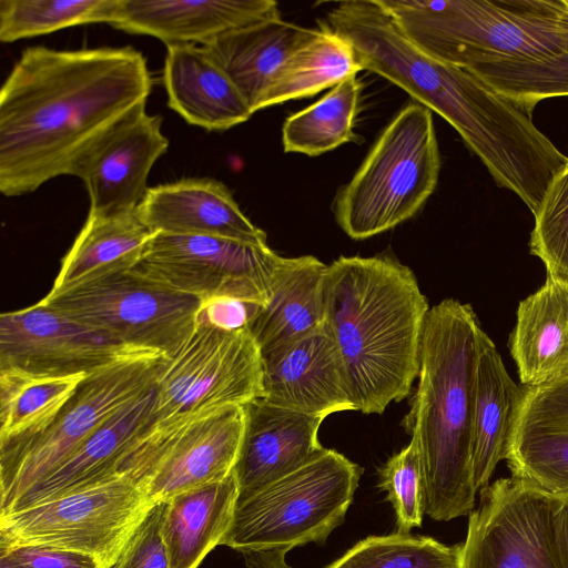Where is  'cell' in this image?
<instances>
[{"instance_id":"obj_1","label":"cell","mask_w":568,"mask_h":568,"mask_svg":"<svg viewBox=\"0 0 568 568\" xmlns=\"http://www.w3.org/2000/svg\"><path fill=\"white\" fill-rule=\"evenodd\" d=\"M139 50L27 48L0 91V191L19 196L83 161L145 110L152 91Z\"/></svg>"},{"instance_id":"obj_2","label":"cell","mask_w":568,"mask_h":568,"mask_svg":"<svg viewBox=\"0 0 568 568\" xmlns=\"http://www.w3.org/2000/svg\"><path fill=\"white\" fill-rule=\"evenodd\" d=\"M429 308L413 271L392 256H341L327 265L325 321L356 410L382 414L409 395Z\"/></svg>"},{"instance_id":"obj_3","label":"cell","mask_w":568,"mask_h":568,"mask_svg":"<svg viewBox=\"0 0 568 568\" xmlns=\"http://www.w3.org/2000/svg\"><path fill=\"white\" fill-rule=\"evenodd\" d=\"M480 324L470 304L445 298L426 315L418 384L403 419L418 442L426 483L425 513L448 521L474 510L473 414Z\"/></svg>"},{"instance_id":"obj_4","label":"cell","mask_w":568,"mask_h":568,"mask_svg":"<svg viewBox=\"0 0 568 568\" xmlns=\"http://www.w3.org/2000/svg\"><path fill=\"white\" fill-rule=\"evenodd\" d=\"M324 26L351 42L363 70L444 118L486 168L505 161L523 140L527 116L518 106L469 70L424 53L378 0L337 2Z\"/></svg>"},{"instance_id":"obj_5","label":"cell","mask_w":568,"mask_h":568,"mask_svg":"<svg viewBox=\"0 0 568 568\" xmlns=\"http://www.w3.org/2000/svg\"><path fill=\"white\" fill-rule=\"evenodd\" d=\"M378 1L424 53L467 70L549 59L566 44L565 0Z\"/></svg>"},{"instance_id":"obj_6","label":"cell","mask_w":568,"mask_h":568,"mask_svg":"<svg viewBox=\"0 0 568 568\" xmlns=\"http://www.w3.org/2000/svg\"><path fill=\"white\" fill-rule=\"evenodd\" d=\"M440 155L432 111L418 102L399 110L333 202L339 227L354 240L413 217L434 192Z\"/></svg>"},{"instance_id":"obj_7","label":"cell","mask_w":568,"mask_h":568,"mask_svg":"<svg viewBox=\"0 0 568 568\" xmlns=\"http://www.w3.org/2000/svg\"><path fill=\"white\" fill-rule=\"evenodd\" d=\"M362 468L324 448L278 480L239 497L221 545L241 554L325 541L345 519Z\"/></svg>"},{"instance_id":"obj_8","label":"cell","mask_w":568,"mask_h":568,"mask_svg":"<svg viewBox=\"0 0 568 568\" xmlns=\"http://www.w3.org/2000/svg\"><path fill=\"white\" fill-rule=\"evenodd\" d=\"M169 361L160 352L144 351L88 375L43 432L0 447V514L114 415L153 389Z\"/></svg>"},{"instance_id":"obj_9","label":"cell","mask_w":568,"mask_h":568,"mask_svg":"<svg viewBox=\"0 0 568 568\" xmlns=\"http://www.w3.org/2000/svg\"><path fill=\"white\" fill-rule=\"evenodd\" d=\"M155 504L126 475L0 514V545H40L111 568Z\"/></svg>"},{"instance_id":"obj_10","label":"cell","mask_w":568,"mask_h":568,"mask_svg":"<svg viewBox=\"0 0 568 568\" xmlns=\"http://www.w3.org/2000/svg\"><path fill=\"white\" fill-rule=\"evenodd\" d=\"M263 396L262 355L248 328L219 326L200 312L193 334L170 358L156 384L143 438L205 412L242 406Z\"/></svg>"},{"instance_id":"obj_11","label":"cell","mask_w":568,"mask_h":568,"mask_svg":"<svg viewBox=\"0 0 568 568\" xmlns=\"http://www.w3.org/2000/svg\"><path fill=\"white\" fill-rule=\"evenodd\" d=\"M42 304L116 342L172 358L193 334L204 302L132 271L97 280Z\"/></svg>"},{"instance_id":"obj_12","label":"cell","mask_w":568,"mask_h":568,"mask_svg":"<svg viewBox=\"0 0 568 568\" xmlns=\"http://www.w3.org/2000/svg\"><path fill=\"white\" fill-rule=\"evenodd\" d=\"M283 260L268 245L156 233L131 271L204 303L239 300L265 306Z\"/></svg>"},{"instance_id":"obj_13","label":"cell","mask_w":568,"mask_h":568,"mask_svg":"<svg viewBox=\"0 0 568 568\" xmlns=\"http://www.w3.org/2000/svg\"><path fill=\"white\" fill-rule=\"evenodd\" d=\"M243 405L200 414L144 437L119 468L154 503L233 473L244 432Z\"/></svg>"},{"instance_id":"obj_14","label":"cell","mask_w":568,"mask_h":568,"mask_svg":"<svg viewBox=\"0 0 568 568\" xmlns=\"http://www.w3.org/2000/svg\"><path fill=\"white\" fill-rule=\"evenodd\" d=\"M555 498L513 476L488 485L469 514L459 568H560L551 530Z\"/></svg>"},{"instance_id":"obj_15","label":"cell","mask_w":568,"mask_h":568,"mask_svg":"<svg viewBox=\"0 0 568 568\" xmlns=\"http://www.w3.org/2000/svg\"><path fill=\"white\" fill-rule=\"evenodd\" d=\"M144 351L151 349L121 344L40 301L0 316V368L88 376Z\"/></svg>"},{"instance_id":"obj_16","label":"cell","mask_w":568,"mask_h":568,"mask_svg":"<svg viewBox=\"0 0 568 568\" xmlns=\"http://www.w3.org/2000/svg\"><path fill=\"white\" fill-rule=\"evenodd\" d=\"M266 400L296 412L326 416L356 410L344 364L326 322L262 356Z\"/></svg>"},{"instance_id":"obj_17","label":"cell","mask_w":568,"mask_h":568,"mask_svg":"<svg viewBox=\"0 0 568 568\" xmlns=\"http://www.w3.org/2000/svg\"><path fill=\"white\" fill-rule=\"evenodd\" d=\"M162 118L145 110L111 132L83 161L77 175L90 200V215L135 211L143 200L149 173L168 151Z\"/></svg>"},{"instance_id":"obj_18","label":"cell","mask_w":568,"mask_h":568,"mask_svg":"<svg viewBox=\"0 0 568 568\" xmlns=\"http://www.w3.org/2000/svg\"><path fill=\"white\" fill-rule=\"evenodd\" d=\"M505 460L513 477L552 496L568 494V376L521 385Z\"/></svg>"},{"instance_id":"obj_19","label":"cell","mask_w":568,"mask_h":568,"mask_svg":"<svg viewBox=\"0 0 568 568\" xmlns=\"http://www.w3.org/2000/svg\"><path fill=\"white\" fill-rule=\"evenodd\" d=\"M243 407L244 432L234 467L239 497L297 470L324 449L318 440L323 417L277 406L263 397Z\"/></svg>"},{"instance_id":"obj_20","label":"cell","mask_w":568,"mask_h":568,"mask_svg":"<svg viewBox=\"0 0 568 568\" xmlns=\"http://www.w3.org/2000/svg\"><path fill=\"white\" fill-rule=\"evenodd\" d=\"M281 18L272 0H116L109 24L169 45L205 44L231 30Z\"/></svg>"},{"instance_id":"obj_21","label":"cell","mask_w":568,"mask_h":568,"mask_svg":"<svg viewBox=\"0 0 568 568\" xmlns=\"http://www.w3.org/2000/svg\"><path fill=\"white\" fill-rule=\"evenodd\" d=\"M136 212L155 233L267 245L265 232L244 215L231 191L215 179L189 178L149 187Z\"/></svg>"},{"instance_id":"obj_22","label":"cell","mask_w":568,"mask_h":568,"mask_svg":"<svg viewBox=\"0 0 568 568\" xmlns=\"http://www.w3.org/2000/svg\"><path fill=\"white\" fill-rule=\"evenodd\" d=\"M155 394L156 386L114 415L10 510L89 487L118 474L149 429Z\"/></svg>"},{"instance_id":"obj_23","label":"cell","mask_w":568,"mask_h":568,"mask_svg":"<svg viewBox=\"0 0 568 568\" xmlns=\"http://www.w3.org/2000/svg\"><path fill=\"white\" fill-rule=\"evenodd\" d=\"M166 48L163 84L170 109L206 131H224L251 118L237 87L202 45Z\"/></svg>"},{"instance_id":"obj_24","label":"cell","mask_w":568,"mask_h":568,"mask_svg":"<svg viewBox=\"0 0 568 568\" xmlns=\"http://www.w3.org/2000/svg\"><path fill=\"white\" fill-rule=\"evenodd\" d=\"M508 347L520 384L568 376V285L550 276L519 302Z\"/></svg>"},{"instance_id":"obj_25","label":"cell","mask_w":568,"mask_h":568,"mask_svg":"<svg viewBox=\"0 0 568 568\" xmlns=\"http://www.w3.org/2000/svg\"><path fill=\"white\" fill-rule=\"evenodd\" d=\"M327 265L312 255L284 257L268 300L248 325L264 356L323 325Z\"/></svg>"},{"instance_id":"obj_26","label":"cell","mask_w":568,"mask_h":568,"mask_svg":"<svg viewBox=\"0 0 568 568\" xmlns=\"http://www.w3.org/2000/svg\"><path fill=\"white\" fill-rule=\"evenodd\" d=\"M315 32L273 18L225 32L202 47L231 78L254 113L284 62Z\"/></svg>"},{"instance_id":"obj_27","label":"cell","mask_w":568,"mask_h":568,"mask_svg":"<svg viewBox=\"0 0 568 568\" xmlns=\"http://www.w3.org/2000/svg\"><path fill=\"white\" fill-rule=\"evenodd\" d=\"M155 234L136 210L113 215L88 214L45 296L55 297L83 284L131 271Z\"/></svg>"},{"instance_id":"obj_28","label":"cell","mask_w":568,"mask_h":568,"mask_svg":"<svg viewBox=\"0 0 568 568\" xmlns=\"http://www.w3.org/2000/svg\"><path fill=\"white\" fill-rule=\"evenodd\" d=\"M235 473L178 494L163 504L162 536L170 568H199L222 544L239 500Z\"/></svg>"},{"instance_id":"obj_29","label":"cell","mask_w":568,"mask_h":568,"mask_svg":"<svg viewBox=\"0 0 568 568\" xmlns=\"http://www.w3.org/2000/svg\"><path fill=\"white\" fill-rule=\"evenodd\" d=\"M491 338L480 328L473 414L471 476L480 493L505 459L514 416L520 397Z\"/></svg>"},{"instance_id":"obj_30","label":"cell","mask_w":568,"mask_h":568,"mask_svg":"<svg viewBox=\"0 0 568 568\" xmlns=\"http://www.w3.org/2000/svg\"><path fill=\"white\" fill-rule=\"evenodd\" d=\"M87 375H41L0 368V447L32 438L61 412Z\"/></svg>"},{"instance_id":"obj_31","label":"cell","mask_w":568,"mask_h":568,"mask_svg":"<svg viewBox=\"0 0 568 568\" xmlns=\"http://www.w3.org/2000/svg\"><path fill=\"white\" fill-rule=\"evenodd\" d=\"M355 50L345 38L322 24L284 62L263 94L257 110L313 95L362 71Z\"/></svg>"},{"instance_id":"obj_32","label":"cell","mask_w":568,"mask_h":568,"mask_svg":"<svg viewBox=\"0 0 568 568\" xmlns=\"http://www.w3.org/2000/svg\"><path fill=\"white\" fill-rule=\"evenodd\" d=\"M359 94L361 83L353 75L288 116L282 129L285 152L315 156L352 141Z\"/></svg>"},{"instance_id":"obj_33","label":"cell","mask_w":568,"mask_h":568,"mask_svg":"<svg viewBox=\"0 0 568 568\" xmlns=\"http://www.w3.org/2000/svg\"><path fill=\"white\" fill-rule=\"evenodd\" d=\"M116 0H0V40L14 42L79 24H109Z\"/></svg>"},{"instance_id":"obj_34","label":"cell","mask_w":568,"mask_h":568,"mask_svg":"<svg viewBox=\"0 0 568 568\" xmlns=\"http://www.w3.org/2000/svg\"><path fill=\"white\" fill-rule=\"evenodd\" d=\"M565 1L566 44L559 54L469 70L530 116L539 102L568 97V0Z\"/></svg>"},{"instance_id":"obj_35","label":"cell","mask_w":568,"mask_h":568,"mask_svg":"<svg viewBox=\"0 0 568 568\" xmlns=\"http://www.w3.org/2000/svg\"><path fill=\"white\" fill-rule=\"evenodd\" d=\"M462 545L395 532L359 540L325 568H459Z\"/></svg>"},{"instance_id":"obj_36","label":"cell","mask_w":568,"mask_h":568,"mask_svg":"<svg viewBox=\"0 0 568 568\" xmlns=\"http://www.w3.org/2000/svg\"><path fill=\"white\" fill-rule=\"evenodd\" d=\"M532 214L530 254L541 260L547 276L568 285V162L550 181Z\"/></svg>"},{"instance_id":"obj_37","label":"cell","mask_w":568,"mask_h":568,"mask_svg":"<svg viewBox=\"0 0 568 568\" xmlns=\"http://www.w3.org/2000/svg\"><path fill=\"white\" fill-rule=\"evenodd\" d=\"M379 487L387 493L397 524V532L409 534L422 527L426 507V483L418 442L394 454L379 469Z\"/></svg>"},{"instance_id":"obj_38","label":"cell","mask_w":568,"mask_h":568,"mask_svg":"<svg viewBox=\"0 0 568 568\" xmlns=\"http://www.w3.org/2000/svg\"><path fill=\"white\" fill-rule=\"evenodd\" d=\"M163 504L156 503L111 568H170L162 536Z\"/></svg>"},{"instance_id":"obj_39","label":"cell","mask_w":568,"mask_h":568,"mask_svg":"<svg viewBox=\"0 0 568 568\" xmlns=\"http://www.w3.org/2000/svg\"><path fill=\"white\" fill-rule=\"evenodd\" d=\"M0 568H101L92 557L40 545H0Z\"/></svg>"},{"instance_id":"obj_40","label":"cell","mask_w":568,"mask_h":568,"mask_svg":"<svg viewBox=\"0 0 568 568\" xmlns=\"http://www.w3.org/2000/svg\"><path fill=\"white\" fill-rule=\"evenodd\" d=\"M551 530L559 567L568 568V494L555 498Z\"/></svg>"},{"instance_id":"obj_41","label":"cell","mask_w":568,"mask_h":568,"mask_svg":"<svg viewBox=\"0 0 568 568\" xmlns=\"http://www.w3.org/2000/svg\"><path fill=\"white\" fill-rule=\"evenodd\" d=\"M287 549H271L243 552L248 568H292L285 557Z\"/></svg>"}]
</instances>
